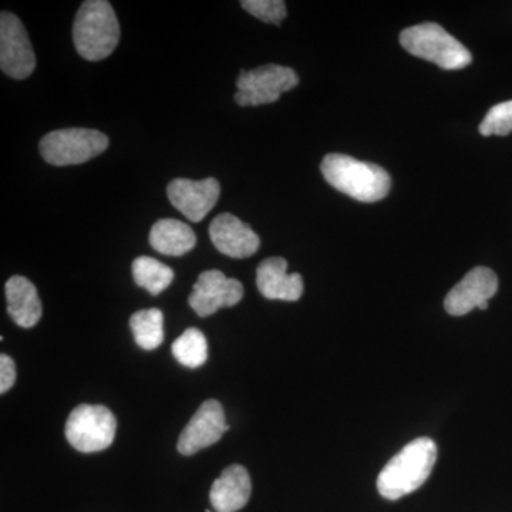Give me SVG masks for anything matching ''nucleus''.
<instances>
[{
	"label": "nucleus",
	"mask_w": 512,
	"mask_h": 512,
	"mask_svg": "<svg viewBox=\"0 0 512 512\" xmlns=\"http://www.w3.org/2000/svg\"><path fill=\"white\" fill-rule=\"evenodd\" d=\"M320 171L333 188L360 202L383 200L392 187V178L380 165L363 163L345 154H328Z\"/></svg>",
	"instance_id": "obj_2"
},
{
	"label": "nucleus",
	"mask_w": 512,
	"mask_h": 512,
	"mask_svg": "<svg viewBox=\"0 0 512 512\" xmlns=\"http://www.w3.org/2000/svg\"><path fill=\"white\" fill-rule=\"evenodd\" d=\"M400 45L410 55L444 70H461L473 62L470 50L437 23H421L400 33Z\"/></svg>",
	"instance_id": "obj_4"
},
{
	"label": "nucleus",
	"mask_w": 512,
	"mask_h": 512,
	"mask_svg": "<svg viewBox=\"0 0 512 512\" xmlns=\"http://www.w3.org/2000/svg\"><path fill=\"white\" fill-rule=\"evenodd\" d=\"M252 484L247 468L234 464L222 471L210 491L212 507L217 512H237L248 504Z\"/></svg>",
	"instance_id": "obj_15"
},
{
	"label": "nucleus",
	"mask_w": 512,
	"mask_h": 512,
	"mask_svg": "<svg viewBox=\"0 0 512 512\" xmlns=\"http://www.w3.org/2000/svg\"><path fill=\"white\" fill-rule=\"evenodd\" d=\"M244 298V286L238 279L227 278L221 271L202 272L192 286L188 303L201 318L214 315L218 309L231 308Z\"/></svg>",
	"instance_id": "obj_9"
},
{
	"label": "nucleus",
	"mask_w": 512,
	"mask_h": 512,
	"mask_svg": "<svg viewBox=\"0 0 512 512\" xmlns=\"http://www.w3.org/2000/svg\"><path fill=\"white\" fill-rule=\"evenodd\" d=\"M210 238L214 247L229 258H249L261 245V239L252 228L232 214L218 215L211 222Z\"/></svg>",
	"instance_id": "obj_13"
},
{
	"label": "nucleus",
	"mask_w": 512,
	"mask_h": 512,
	"mask_svg": "<svg viewBox=\"0 0 512 512\" xmlns=\"http://www.w3.org/2000/svg\"><path fill=\"white\" fill-rule=\"evenodd\" d=\"M497 291L498 278L495 272L485 266H477L448 292L444 299V309L451 316H464L474 309L485 311L488 301Z\"/></svg>",
	"instance_id": "obj_10"
},
{
	"label": "nucleus",
	"mask_w": 512,
	"mask_h": 512,
	"mask_svg": "<svg viewBox=\"0 0 512 512\" xmlns=\"http://www.w3.org/2000/svg\"><path fill=\"white\" fill-rule=\"evenodd\" d=\"M39 147L46 163L66 167L100 156L109 147V138L90 128H64L46 134Z\"/></svg>",
	"instance_id": "obj_5"
},
{
	"label": "nucleus",
	"mask_w": 512,
	"mask_h": 512,
	"mask_svg": "<svg viewBox=\"0 0 512 512\" xmlns=\"http://www.w3.org/2000/svg\"><path fill=\"white\" fill-rule=\"evenodd\" d=\"M134 281L151 295H160L174 281V271L170 266L150 256H138L133 262Z\"/></svg>",
	"instance_id": "obj_18"
},
{
	"label": "nucleus",
	"mask_w": 512,
	"mask_h": 512,
	"mask_svg": "<svg viewBox=\"0 0 512 512\" xmlns=\"http://www.w3.org/2000/svg\"><path fill=\"white\" fill-rule=\"evenodd\" d=\"M256 286L271 301H299L303 295V279L299 274H288L284 258H268L256 269Z\"/></svg>",
	"instance_id": "obj_14"
},
{
	"label": "nucleus",
	"mask_w": 512,
	"mask_h": 512,
	"mask_svg": "<svg viewBox=\"0 0 512 512\" xmlns=\"http://www.w3.org/2000/svg\"><path fill=\"white\" fill-rule=\"evenodd\" d=\"M5 291L8 313L13 322L25 329L36 326L43 312L36 286L23 276H12L6 282Z\"/></svg>",
	"instance_id": "obj_16"
},
{
	"label": "nucleus",
	"mask_w": 512,
	"mask_h": 512,
	"mask_svg": "<svg viewBox=\"0 0 512 512\" xmlns=\"http://www.w3.org/2000/svg\"><path fill=\"white\" fill-rule=\"evenodd\" d=\"M197 237L190 225L178 220H160L150 232V245L158 254L183 256L194 249Z\"/></svg>",
	"instance_id": "obj_17"
},
{
	"label": "nucleus",
	"mask_w": 512,
	"mask_h": 512,
	"mask_svg": "<svg viewBox=\"0 0 512 512\" xmlns=\"http://www.w3.org/2000/svg\"><path fill=\"white\" fill-rule=\"evenodd\" d=\"M242 8L265 23L279 26L286 18V3L284 0H244Z\"/></svg>",
	"instance_id": "obj_22"
},
{
	"label": "nucleus",
	"mask_w": 512,
	"mask_h": 512,
	"mask_svg": "<svg viewBox=\"0 0 512 512\" xmlns=\"http://www.w3.org/2000/svg\"><path fill=\"white\" fill-rule=\"evenodd\" d=\"M298 84V74L291 67L265 64L249 72L242 70L237 80L235 101L242 107L275 103Z\"/></svg>",
	"instance_id": "obj_7"
},
{
	"label": "nucleus",
	"mask_w": 512,
	"mask_h": 512,
	"mask_svg": "<svg viewBox=\"0 0 512 512\" xmlns=\"http://www.w3.org/2000/svg\"><path fill=\"white\" fill-rule=\"evenodd\" d=\"M120 40V25L113 6L106 0H87L73 23L77 52L89 62H99L114 52Z\"/></svg>",
	"instance_id": "obj_3"
},
{
	"label": "nucleus",
	"mask_w": 512,
	"mask_h": 512,
	"mask_svg": "<svg viewBox=\"0 0 512 512\" xmlns=\"http://www.w3.org/2000/svg\"><path fill=\"white\" fill-rule=\"evenodd\" d=\"M134 340L141 349L154 350L164 342V316L160 309H144L130 318Z\"/></svg>",
	"instance_id": "obj_19"
},
{
	"label": "nucleus",
	"mask_w": 512,
	"mask_h": 512,
	"mask_svg": "<svg viewBox=\"0 0 512 512\" xmlns=\"http://www.w3.org/2000/svg\"><path fill=\"white\" fill-rule=\"evenodd\" d=\"M173 355L181 365L198 369L208 359L207 338L200 329H187L173 343Z\"/></svg>",
	"instance_id": "obj_20"
},
{
	"label": "nucleus",
	"mask_w": 512,
	"mask_h": 512,
	"mask_svg": "<svg viewBox=\"0 0 512 512\" xmlns=\"http://www.w3.org/2000/svg\"><path fill=\"white\" fill-rule=\"evenodd\" d=\"M117 420L101 404H80L66 421V439L80 453H99L113 444Z\"/></svg>",
	"instance_id": "obj_6"
},
{
	"label": "nucleus",
	"mask_w": 512,
	"mask_h": 512,
	"mask_svg": "<svg viewBox=\"0 0 512 512\" xmlns=\"http://www.w3.org/2000/svg\"><path fill=\"white\" fill-rule=\"evenodd\" d=\"M481 136H508L512 133V100L504 101V103L495 104L488 111L487 116L481 121Z\"/></svg>",
	"instance_id": "obj_21"
},
{
	"label": "nucleus",
	"mask_w": 512,
	"mask_h": 512,
	"mask_svg": "<svg viewBox=\"0 0 512 512\" xmlns=\"http://www.w3.org/2000/svg\"><path fill=\"white\" fill-rule=\"evenodd\" d=\"M16 382V366L12 357L0 356V393L5 394Z\"/></svg>",
	"instance_id": "obj_23"
},
{
	"label": "nucleus",
	"mask_w": 512,
	"mask_h": 512,
	"mask_svg": "<svg viewBox=\"0 0 512 512\" xmlns=\"http://www.w3.org/2000/svg\"><path fill=\"white\" fill-rule=\"evenodd\" d=\"M437 460V444L420 437L403 447L383 468L377 490L386 500H400L419 490L430 477Z\"/></svg>",
	"instance_id": "obj_1"
},
{
	"label": "nucleus",
	"mask_w": 512,
	"mask_h": 512,
	"mask_svg": "<svg viewBox=\"0 0 512 512\" xmlns=\"http://www.w3.org/2000/svg\"><path fill=\"white\" fill-rule=\"evenodd\" d=\"M171 204L191 222H200L210 214L221 194V185L215 178L201 181L177 178L167 188Z\"/></svg>",
	"instance_id": "obj_12"
},
{
	"label": "nucleus",
	"mask_w": 512,
	"mask_h": 512,
	"mask_svg": "<svg viewBox=\"0 0 512 512\" xmlns=\"http://www.w3.org/2000/svg\"><path fill=\"white\" fill-rule=\"evenodd\" d=\"M228 430L222 404L217 400H207L201 404L181 433L177 444L178 451L183 456H194L198 451L218 443Z\"/></svg>",
	"instance_id": "obj_11"
},
{
	"label": "nucleus",
	"mask_w": 512,
	"mask_h": 512,
	"mask_svg": "<svg viewBox=\"0 0 512 512\" xmlns=\"http://www.w3.org/2000/svg\"><path fill=\"white\" fill-rule=\"evenodd\" d=\"M0 67L6 76L23 80L35 72L36 56L25 26L18 16L2 12L0 18Z\"/></svg>",
	"instance_id": "obj_8"
}]
</instances>
